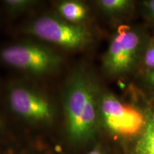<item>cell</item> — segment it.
<instances>
[{
  "label": "cell",
  "mask_w": 154,
  "mask_h": 154,
  "mask_svg": "<svg viewBox=\"0 0 154 154\" xmlns=\"http://www.w3.org/2000/svg\"><path fill=\"white\" fill-rule=\"evenodd\" d=\"M146 94L145 126L138 138L122 154H154V96Z\"/></svg>",
  "instance_id": "obj_7"
},
{
  "label": "cell",
  "mask_w": 154,
  "mask_h": 154,
  "mask_svg": "<svg viewBox=\"0 0 154 154\" xmlns=\"http://www.w3.org/2000/svg\"><path fill=\"white\" fill-rule=\"evenodd\" d=\"M0 60L11 68L36 76L54 74L63 63L61 56L49 46L29 41L17 42L2 48Z\"/></svg>",
  "instance_id": "obj_5"
},
{
  "label": "cell",
  "mask_w": 154,
  "mask_h": 154,
  "mask_svg": "<svg viewBox=\"0 0 154 154\" xmlns=\"http://www.w3.org/2000/svg\"><path fill=\"white\" fill-rule=\"evenodd\" d=\"M152 69H154V35L151 36L146 48L137 74L140 76Z\"/></svg>",
  "instance_id": "obj_11"
},
{
  "label": "cell",
  "mask_w": 154,
  "mask_h": 154,
  "mask_svg": "<svg viewBox=\"0 0 154 154\" xmlns=\"http://www.w3.org/2000/svg\"><path fill=\"white\" fill-rule=\"evenodd\" d=\"M25 33L69 51L86 49L94 42V35L85 24L66 22L59 15L44 14L30 21Z\"/></svg>",
  "instance_id": "obj_4"
},
{
  "label": "cell",
  "mask_w": 154,
  "mask_h": 154,
  "mask_svg": "<svg viewBox=\"0 0 154 154\" xmlns=\"http://www.w3.org/2000/svg\"><path fill=\"white\" fill-rule=\"evenodd\" d=\"M65 154V153H64ZM84 154H113L111 148L106 144L99 140L87 153Z\"/></svg>",
  "instance_id": "obj_14"
},
{
  "label": "cell",
  "mask_w": 154,
  "mask_h": 154,
  "mask_svg": "<svg viewBox=\"0 0 154 154\" xmlns=\"http://www.w3.org/2000/svg\"><path fill=\"white\" fill-rule=\"evenodd\" d=\"M150 38L149 32L140 26L120 25L102 57L105 74L112 78L137 74Z\"/></svg>",
  "instance_id": "obj_3"
},
{
  "label": "cell",
  "mask_w": 154,
  "mask_h": 154,
  "mask_svg": "<svg viewBox=\"0 0 154 154\" xmlns=\"http://www.w3.org/2000/svg\"><path fill=\"white\" fill-rule=\"evenodd\" d=\"M102 87L93 71L86 65L71 72L61 91L64 129L69 143L91 146L101 134L99 101Z\"/></svg>",
  "instance_id": "obj_1"
},
{
  "label": "cell",
  "mask_w": 154,
  "mask_h": 154,
  "mask_svg": "<svg viewBox=\"0 0 154 154\" xmlns=\"http://www.w3.org/2000/svg\"><path fill=\"white\" fill-rule=\"evenodd\" d=\"M56 10L61 18L75 24H85L90 15L87 5L77 0L59 2L56 5Z\"/></svg>",
  "instance_id": "obj_8"
},
{
  "label": "cell",
  "mask_w": 154,
  "mask_h": 154,
  "mask_svg": "<svg viewBox=\"0 0 154 154\" xmlns=\"http://www.w3.org/2000/svg\"><path fill=\"white\" fill-rule=\"evenodd\" d=\"M2 126V119L0 118V128H1Z\"/></svg>",
  "instance_id": "obj_16"
},
{
  "label": "cell",
  "mask_w": 154,
  "mask_h": 154,
  "mask_svg": "<svg viewBox=\"0 0 154 154\" xmlns=\"http://www.w3.org/2000/svg\"><path fill=\"white\" fill-rule=\"evenodd\" d=\"M7 99L11 112L31 124L48 126L57 117V107L49 96L24 82L11 84L7 90Z\"/></svg>",
  "instance_id": "obj_6"
},
{
  "label": "cell",
  "mask_w": 154,
  "mask_h": 154,
  "mask_svg": "<svg viewBox=\"0 0 154 154\" xmlns=\"http://www.w3.org/2000/svg\"><path fill=\"white\" fill-rule=\"evenodd\" d=\"M140 10L146 22L154 28V0L140 2Z\"/></svg>",
  "instance_id": "obj_12"
},
{
  "label": "cell",
  "mask_w": 154,
  "mask_h": 154,
  "mask_svg": "<svg viewBox=\"0 0 154 154\" xmlns=\"http://www.w3.org/2000/svg\"><path fill=\"white\" fill-rule=\"evenodd\" d=\"M143 91L149 95L154 96V69L140 75Z\"/></svg>",
  "instance_id": "obj_13"
},
{
  "label": "cell",
  "mask_w": 154,
  "mask_h": 154,
  "mask_svg": "<svg viewBox=\"0 0 154 154\" xmlns=\"http://www.w3.org/2000/svg\"><path fill=\"white\" fill-rule=\"evenodd\" d=\"M34 0H5L3 2L5 10L10 15H17L25 12L37 5Z\"/></svg>",
  "instance_id": "obj_10"
},
{
  "label": "cell",
  "mask_w": 154,
  "mask_h": 154,
  "mask_svg": "<svg viewBox=\"0 0 154 154\" xmlns=\"http://www.w3.org/2000/svg\"><path fill=\"white\" fill-rule=\"evenodd\" d=\"M0 154H17V153H15L14 151L9 150V151H0Z\"/></svg>",
  "instance_id": "obj_15"
},
{
  "label": "cell",
  "mask_w": 154,
  "mask_h": 154,
  "mask_svg": "<svg viewBox=\"0 0 154 154\" xmlns=\"http://www.w3.org/2000/svg\"><path fill=\"white\" fill-rule=\"evenodd\" d=\"M103 14L113 21H121L129 17L136 9L133 0H98L95 2Z\"/></svg>",
  "instance_id": "obj_9"
},
{
  "label": "cell",
  "mask_w": 154,
  "mask_h": 154,
  "mask_svg": "<svg viewBox=\"0 0 154 154\" xmlns=\"http://www.w3.org/2000/svg\"><path fill=\"white\" fill-rule=\"evenodd\" d=\"M126 101L102 88L99 101L101 133L119 142L123 152L139 136L146 124L147 94L140 91L138 100Z\"/></svg>",
  "instance_id": "obj_2"
}]
</instances>
